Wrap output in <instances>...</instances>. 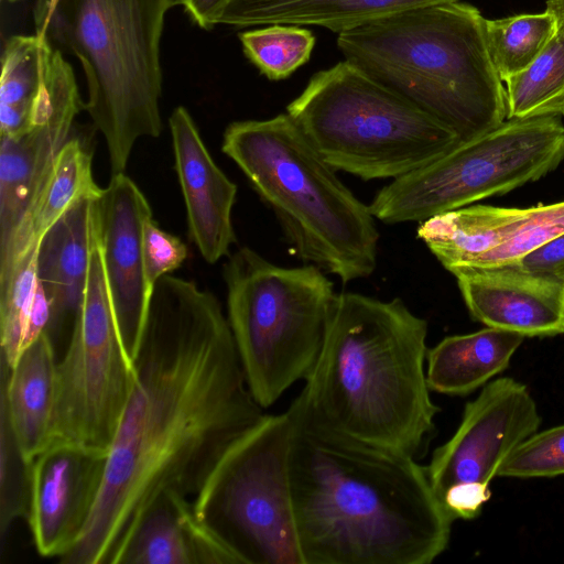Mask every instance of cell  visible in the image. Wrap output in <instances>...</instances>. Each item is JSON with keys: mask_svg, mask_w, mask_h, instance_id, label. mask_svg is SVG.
Returning a JSON list of instances; mask_svg holds the SVG:
<instances>
[{"mask_svg": "<svg viewBox=\"0 0 564 564\" xmlns=\"http://www.w3.org/2000/svg\"><path fill=\"white\" fill-rule=\"evenodd\" d=\"M218 299L172 276L155 284L133 383L91 514L64 564H112L161 495L195 497L226 451L263 416Z\"/></svg>", "mask_w": 564, "mask_h": 564, "instance_id": "obj_1", "label": "cell"}, {"mask_svg": "<svg viewBox=\"0 0 564 564\" xmlns=\"http://www.w3.org/2000/svg\"><path fill=\"white\" fill-rule=\"evenodd\" d=\"M293 419L290 478L304 564H430L453 516L414 456Z\"/></svg>", "mask_w": 564, "mask_h": 564, "instance_id": "obj_2", "label": "cell"}, {"mask_svg": "<svg viewBox=\"0 0 564 564\" xmlns=\"http://www.w3.org/2000/svg\"><path fill=\"white\" fill-rule=\"evenodd\" d=\"M426 337L427 322L401 299L336 294L319 357L289 409L326 432L415 457L440 411Z\"/></svg>", "mask_w": 564, "mask_h": 564, "instance_id": "obj_3", "label": "cell"}, {"mask_svg": "<svg viewBox=\"0 0 564 564\" xmlns=\"http://www.w3.org/2000/svg\"><path fill=\"white\" fill-rule=\"evenodd\" d=\"M345 61L454 131L477 138L507 119L485 18L468 3L405 9L338 34Z\"/></svg>", "mask_w": 564, "mask_h": 564, "instance_id": "obj_4", "label": "cell"}, {"mask_svg": "<svg viewBox=\"0 0 564 564\" xmlns=\"http://www.w3.org/2000/svg\"><path fill=\"white\" fill-rule=\"evenodd\" d=\"M221 150L271 208L302 261L343 283L375 271L379 232L369 206L341 183L288 113L231 122Z\"/></svg>", "mask_w": 564, "mask_h": 564, "instance_id": "obj_5", "label": "cell"}, {"mask_svg": "<svg viewBox=\"0 0 564 564\" xmlns=\"http://www.w3.org/2000/svg\"><path fill=\"white\" fill-rule=\"evenodd\" d=\"M176 0H58L35 8L36 31L79 59L84 109L104 137L111 175L124 173L138 139L162 131L160 45Z\"/></svg>", "mask_w": 564, "mask_h": 564, "instance_id": "obj_6", "label": "cell"}, {"mask_svg": "<svg viewBox=\"0 0 564 564\" xmlns=\"http://www.w3.org/2000/svg\"><path fill=\"white\" fill-rule=\"evenodd\" d=\"M286 113L332 167L364 181L395 180L462 142L347 61L313 75Z\"/></svg>", "mask_w": 564, "mask_h": 564, "instance_id": "obj_7", "label": "cell"}, {"mask_svg": "<svg viewBox=\"0 0 564 564\" xmlns=\"http://www.w3.org/2000/svg\"><path fill=\"white\" fill-rule=\"evenodd\" d=\"M227 321L248 388L263 408L305 380L322 351L336 297L313 264L285 268L242 247L224 267Z\"/></svg>", "mask_w": 564, "mask_h": 564, "instance_id": "obj_8", "label": "cell"}, {"mask_svg": "<svg viewBox=\"0 0 564 564\" xmlns=\"http://www.w3.org/2000/svg\"><path fill=\"white\" fill-rule=\"evenodd\" d=\"M293 419L264 416L221 456L193 498L239 564H304L290 478Z\"/></svg>", "mask_w": 564, "mask_h": 564, "instance_id": "obj_9", "label": "cell"}, {"mask_svg": "<svg viewBox=\"0 0 564 564\" xmlns=\"http://www.w3.org/2000/svg\"><path fill=\"white\" fill-rule=\"evenodd\" d=\"M564 159L561 117L506 119L430 164L393 180L368 205L386 224L422 223L538 181Z\"/></svg>", "mask_w": 564, "mask_h": 564, "instance_id": "obj_10", "label": "cell"}, {"mask_svg": "<svg viewBox=\"0 0 564 564\" xmlns=\"http://www.w3.org/2000/svg\"><path fill=\"white\" fill-rule=\"evenodd\" d=\"M133 383L105 274L96 217L84 300L57 360L50 443L107 452ZM47 445V446H48Z\"/></svg>", "mask_w": 564, "mask_h": 564, "instance_id": "obj_11", "label": "cell"}, {"mask_svg": "<svg viewBox=\"0 0 564 564\" xmlns=\"http://www.w3.org/2000/svg\"><path fill=\"white\" fill-rule=\"evenodd\" d=\"M540 424L535 400L513 378L489 381L466 403L456 432L425 466L435 495L455 520L479 514L502 464Z\"/></svg>", "mask_w": 564, "mask_h": 564, "instance_id": "obj_12", "label": "cell"}, {"mask_svg": "<svg viewBox=\"0 0 564 564\" xmlns=\"http://www.w3.org/2000/svg\"><path fill=\"white\" fill-rule=\"evenodd\" d=\"M84 105L73 67L55 47L50 87L30 127L0 137V252L26 219Z\"/></svg>", "mask_w": 564, "mask_h": 564, "instance_id": "obj_13", "label": "cell"}, {"mask_svg": "<svg viewBox=\"0 0 564 564\" xmlns=\"http://www.w3.org/2000/svg\"><path fill=\"white\" fill-rule=\"evenodd\" d=\"M96 217L120 338L133 365L152 295L142 254L143 225L152 210L137 184L118 173L96 199Z\"/></svg>", "mask_w": 564, "mask_h": 564, "instance_id": "obj_14", "label": "cell"}, {"mask_svg": "<svg viewBox=\"0 0 564 564\" xmlns=\"http://www.w3.org/2000/svg\"><path fill=\"white\" fill-rule=\"evenodd\" d=\"M107 454L55 443L35 457L28 522L41 556L59 560L77 541L98 498Z\"/></svg>", "mask_w": 564, "mask_h": 564, "instance_id": "obj_15", "label": "cell"}, {"mask_svg": "<svg viewBox=\"0 0 564 564\" xmlns=\"http://www.w3.org/2000/svg\"><path fill=\"white\" fill-rule=\"evenodd\" d=\"M470 316L523 337L564 334V283L519 263L453 270Z\"/></svg>", "mask_w": 564, "mask_h": 564, "instance_id": "obj_16", "label": "cell"}, {"mask_svg": "<svg viewBox=\"0 0 564 564\" xmlns=\"http://www.w3.org/2000/svg\"><path fill=\"white\" fill-rule=\"evenodd\" d=\"M169 123L189 237L213 264L229 256L236 240L231 216L237 185L212 158L186 108L176 107Z\"/></svg>", "mask_w": 564, "mask_h": 564, "instance_id": "obj_17", "label": "cell"}, {"mask_svg": "<svg viewBox=\"0 0 564 564\" xmlns=\"http://www.w3.org/2000/svg\"><path fill=\"white\" fill-rule=\"evenodd\" d=\"M112 564H239L193 500L170 491L143 512Z\"/></svg>", "mask_w": 564, "mask_h": 564, "instance_id": "obj_18", "label": "cell"}, {"mask_svg": "<svg viewBox=\"0 0 564 564\" xmlns=\"http://www.w3.org/2000/svg\"><path fill=\"white\" fill-rule=\"evenodd\" d=\"M97 198L85 197L76 202L45 234L39 246L37 279L48 301L46 333L55 349L66 332L70 336L84 300Z\"/></svg>", "mask_w": 564, "mask_h": 564, "instance_id": "obj_19", "label": "cell"}, {"mask_svg": "<svg viewBox=\"0 0 564 564\" xmlns=\"http://www.w3.org/2000/svg\"><path fill=\"white\" fill-rule=\"evenodd\" d=\"M0 401L25 456L34 460L50 443L56 384V349L42 333L9 367L0 358Z\"/></svg>", "mask_w": 564, "mask_h": 564, "instance_id": "obj_20", "label": "cell"}, {"mask_svg": "<svg viewBox=\"0 0 564 564\" xmlns=\"http://www.w3.org/2000/svg\"><path fill=\"white\" fill-rule=\"evenodd\" d=\"M93 154L78 138H69L58 152L47 180L10 246L0 253V286L17 264L39 249L45 234L79 199L97 198L102 188L93 176Z\"/></svg>", "mask_w": 564, "mask_h": 564, "instance_id": "obj_21", "label": "cell"}, {"mask_svg": "<svg viewBox=\"0 0 564 564\" xmlns=\"http://www.w3.org/2000/svg\"><path fill=\"white\" fill-rule=\"evenodd\" d=\"M458 0H231L219 24L317 25L338 34L405 9Z\"/></svg>", "mask_w": 564, "mask_h": 564, "instance_id": "obj_22", "label": "cell"}, {"mask_svg": "<svg viewBox=\"0 0 564 564\" xmlns=\"http://www.w3.org/2000/svg\"><path fill=\"white\" fill-rule=\"evenodd\" d=\"M522 335L495 327L443 338L426 354L432 392L465 395L505 371L521 346Z\"/></svg>", "mask_w": 564, "mask_h": 564, "instance_id": "obj_23", "label": "cell"}, {"mask_svg": "<svg viewBox=\"0 0 564 564\" xmlns=\"http://www.w3.org/2000/svg\"><path fill=\"white\" fill-rule=\"evenodd\" d=\"M527 213L528 208L465 206L420 223L416 234L442 265L452 272L498 247L516 230Z\"/></svg>", "mask_w": 564, "mask_h": 564, "instance_id": "obj_24", "label": "cell"}, {"mask_svg": "<svg viewBox=\"0 0 564 564\" xmlns=\"http://www.w3.org/2000/svg\"><path fill=\"white\" fill-rule=\"evenodd\" d=\"M54 52L43 32L7 40L1 56L0 137H12L30 127L48 89Z\"/></svg>", "mask_w": 564, "mask_h": 564, "instance_id": "obj_25", "label": "cell"}, {"mask_svg": "<svg viewBox=\"0 0 564 564\" xmlns=\"http://www.w3.org/2000/svg\"><path fill=\"white\" fill-rule=\"evenodd\" d=\"M37 251L24 257L0 288V358L9 367L50 322L48 301L37 279Z\"/></svg>", "mask_w": 564, "mask_h": 564, "instance_id": "obj_26", "label": "cell"}, {"mask_svg": "<svg viewBox=\"0 0 564 564\" xmlns=\"http://www.w3.org/2000/svg\"><path fill=\"white\" fill-rule=\"evenodd\" d=\"M506 84L507 119L564 116V37L556 34L529 67Z\"/></svg>", "mask_w": 564, "mask_h": 564, "instance_id": "obj_27", "label": "cell"}, {"mask_svg": "<svg viewBox=\"0 0 564 564\" xmlns=\"http://www.w3.org/2000/svg\"><path fill=\"white\" fill-rule=\"evenodd\" d=\"M489 55L502 82L524 70L556 35L554 18L546 11L497 20L485 19Z\"/></svg>", "mask_w": 564, "mask_h": 564, "instance_id": "obj_28", "label": "cell"}, {"mask_svg": "<svg viewBox=\"0 0 564 564\" xmlns=\"http://www.w3.org/2000/svg\"><path fill=\"white\" fill-rule=\"evenodd\" d=\"M239 39L247 58L271 80L284 79L305 64L315 45L310 30L292 24H270Z\"/></svg>", "mask_w": 564, "mask_h": 564, "instance_id": "obj_29", "label": "cell"}, {"mask_svg": "<svg viewBox=\"0 0 564 564\" xmlns=\"http://www.w3.org/2000/svg\"><path fill=\"white\" fill-rule=\"evenodd\" d=\"M33 462L21 449L6 405L0 401V547L12 524L30 512Z\"/></svg>", "mask_w": 564, "mask_h": 564, "instance_id": "obj_30", "label": "cell"}, {"mask_svg": "<svg viewBox=\"0 0 564 564\" xmlns=\"http://www.w3.org/2000/svg\"><path fill=\"white\" fill-rule=\"evenodd\" d=\"M563 234L564 200L529 207L525 217L505 241L465 267H491L518 262Z\"/></svg>", "mask_w": 564, "mask_h": 564, "instance_id": "obj_31", "label": "cell"}, {"mask_svg": "<svg viewBox=\"0 0 564 564\" xmlns=\"http://www.w3.org/2000/svg\"><path fill=\"white\" fill-rule=\"evenodd\" d=\"M564 475V424L535 432L499 469V477L542 478Z\"/></svg>", "mask_w": 564, "mask_h": 564, "instance_id": "obj_32", "label": "cell"}, {"mask_svg": "<svg viewBox=\"0 0 564 564\" xmlns=\"http://www.w3.org/2000/svg\"><path fill=\"white\" fill-rule=\"evenodd\" d=\"M186 245L161 229L153 218L143 225L142 254L147 283L153 291L158 281L178 269L187 258Z\"/></svg>", "mask_w": 564, "mask_h": 564, "instance_id": "obj_33", "label": "cell"}, {"mask_svg": "<svg viewBox=\"0 0 564 564\" xmlns=\"http://www.w3.org/2000/svg\"><path fill=\"white\" fill-rule=\"evenodd\" d=\"M517 263L529 270L547 273L564 283V234Z\"/></svg>", "mask_w": 564, "mask_h": 564, "instance_id": "obj_34", "label": "cell"}, {"mask_svg": "<svg viewBox=\"0 0 564 564\" xmlns=\"http://www.w3.org/2000/svg\"><path fill=\"white\" fill-rule=\"evenodd\" d=\"M191 20L203 30L219 24L220 17L231 0H176Z\"/></svg>", "mask_w": 564, "mask_h": 564, "instance_id": "obj_35", "label": "cell"}, {"mask_svg": "<svg viewBox=\"0 0 564 564\" xmlns=\"http://www.w3.org/2000/svg\"><path fill=\"white\" fill-rule=\"evenodd\" d=\"M545 11L555 20L556 34L564 37V0H546Z\"/></svg>", "mask_w": 564, "mask_h": 564, "instance_id": "obj_36", "label": "cell"}, {"mask_svg": "<svg viewBox=\"0 0 564 564\" xmlns=\"http://www.w3.org/2000/svg\"><path fill=\"white\" fill-rule=\"evenodd\" d=\"M57 1L58 0H40L39 6L46 8V9H51L56 4Z\"/></svg>", "mask_w": 564, "mask_h": 564, "instance_id": "obj_37", "label": "cell"}, {"mask_svg": "<svg viewBox=\"0 0 564 564\" xmlns=\"http://www.w3.org/2000/svg\"><path fill=\"white\" fill-rule=\"evenodd\" d=\"M2 1L17 2V1H20V0H2Z\"/></svg>", "mask_w": 564, "mask_h": 564, "instance_id": "obj_38", "label": "cell"}]
</instances>
